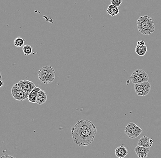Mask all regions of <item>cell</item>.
<instances>
[{
	"instance_id": "cell-22",
	"label": "cell",
	"mask_w": 161,
	"mask_h": 158,
	"mask_svg": "<svg viewBox=\"0 0 161 158\" xmlns=\"http://www.w3.org/2000/svg\"></svg>"
},
{
	"instance_id": "cell-11",
	"label": "cell",
	"mask_w": 161,
	"mask_h": 158,
	"mask_svg": "<svg viewBox=\"0 0 161 158\" xmlns=\"http://www.w3.org/2000/svg\"><path fill=\"white\" fill-rule=\"evenodd\" d=\"M115 155L117 157L123 158L125 157L128 154V151L124 145L117 147L115 150Z\"/></svg>"
},
{
	"instance_id": "cell-1",
	"label": "cell",
	"mask_w": 161,
	"mask_h": 158,
	"mask_svg": "<svg viewBox=\"0 0 161 158\" xmlns=\"http://www.w3.org/2000/svg\"><path fill=\"white\" fill-rule=\"evenodd\" d=\"M96 133V127L89 120H79L71 128L73 140L79 146L91 144Z\"/></svg>"
},
{
	"instance_id": "cell-14",
	"label": "cell",
	"mask_w": 161,
	"mask_h": 158,
	"mask_svg": "<svg viewBox=\"0 0 161 158\" xmlns=\"http://www.w3.org/2000/svg\"><path fill=\"white\" fill-rule=\"evenodd\" d=\"M119 12L120 11L118 7L112 4L109 5L107 10V13L108 15L112 16H114L118 15Z\"/></svg>"
},
{
	"instance_id": "cell-8",
	"label": "cell",
	"mask_w": 161,
	"mask_h": 158,
	"mask_svg": "<svg viewBox=\"0 0 161 158\" xmlns=\"http://www.w3.org/2000/svg\"><path fill=\"white\" fill-rule=\"evenodd\" d=\"M21 89L27 94L29 95L31 92L36 87L34 82L26 79H22L17 83Z\"/></svg>"
},
{
	"instance_id": "cell-5",
	"label": "cell",
	"mask_w": 161,
	"mask_h": 158,
	"mask_svg": "<svg viewBox=\"0 0 161 158\" xmlns=\"http://www.w3.org/2000/svg\"><path fill=\"white\" fill-rule=\"evenodd\" d=\"M130 78L133 84H136L148 81L149 76L144 70L138 69L133 72Z\"/></svg>"
},
{
	"instance_id": "cell-20",
	"label": "cell",
	"mask_w": 161,
	"mask_h": 158,
	"mask_svg": "<svg viewBox=\"0 0 161 158\" xmlns=\"http://www.w3.org/2000/svg\"><path fill=\"white\" fill-rule=\"evenodd\" d=\"M0 158H16L15 157L12 156H8V155H5V156H2Z\"/></svg>"
},
{
	"instance_id": "cell-9",
	"label": "cell",
	"mask_w": 161,
	"mask_h": 158,
	"mask_svg": "<svg viewBox=\"0 0 161 158\" xmlns=\"http://www.w3.org/2000/svg\"><path fill=\"white\" fill-rule=\"evenodd\" d=\"M153 143V140L152 138L144 136L138 140L137 144L138 146L145 148H150L152 147Z\"/></svg>"
},
{
	"instance_id": "cell-12",
	"label": "cell",
	"mask_w": 161,
	"mask_h": 158,
	"mask_svg": "<svg viewBox=\"0 0 161 158\" xmlns=\"http://www.w3.org/2000/svg\"><path fill=\"white\" fill-rule=\"evenodd\" d=\"M47 100V96L46 93L43 90H40L37 97L36 103L39 105L44 104L46 102Z\"/></svg>"
},
{
	"instance_id": "cell-21",
	"label": "cell",
	"mask_w": 161,
	"mask_h": 158,
	"mask_svg": "<svg viewBox=\"0 0 161 158\" xmlns=\"http://www.w3.org/2000/svg\"><path fill=\"white\" fill-rule=\"evenodd\" d=\"M0 81H1V85H0V87H2L4 85L3 82L2 80L1 79H0Z\"/></svg>"
},
{
	"instance_id": "cell-18",
	"label": "cell",
	"mask_w": 161,
	"mask_h": 158,
	"mask_svg": "<svg viewBox=\"0 0 161 158\" xmlns=\"http://www.w3.org/2000/svg\"><path fill=\"white\" fill-rule=\"evenodd\" d=\"M110 2L111 4L117 7H119L123 2V0H111Z\"/></svg>"
},
{
	"instance_id": "cell-4",
	"label": "cell",
	"mask_w": 161,
	"mask_h": 158,
	"mask_svg": "<svg viewBox=\"0 0 161 158\" xmlns=\"http://www.w3.org/2000/svg\"><path fill=\"white\" fill-rule=\"evenodd\" d=\"M142 132V129L133 122L129 123L125 127V133L132 139L136 138Z\"/></svg>"
},
{
	"instance_id": "cell-15",
	"label": "cell",
	"mask_w": 161,
	"mask_h": 158,
	"mask_svg": "<svg viewBox=\"0 0 161 158\" xmlns=\"http://www.w3.org/2000/svg\"><path fill=\"white\" fill-rule=\"evenodd\" d=\"M136 53L139 56H144L147 51V47L146 45L139 46L137 45L136 47Z\"/></svg>"
},
{
	"instance_id": "cell-6",
	"label": "cell",
	"mask_w": 161,
	"mask_h": 158,
	"mask_svg": "<svg viewBox=\"0 0 161 158\" xmlns=\"http://www.w3.org/2000/svg\"><path fill=\"white\" fill-rule=\"evenodd\" d=\"M11 94L14 99L19 101H22L28 98L29 95L19 87L17 83L14 84L11 89Z\"/></svg>"
},
{
	"instance_id": "cell-19",
	"label": "cell",
	"mask_w": 161,
	"mask_h": 158,
	"mask_svg": "<svg viewBox=\"0 0 161 158\" xmlns=\"http://www.w3.org/2000/svg\"><path fill=\"white\" fill-rule=\"evenodd\" d=\"M145 45V42L144 41H139L137 42V45L139 46H144Z\"/></svg>"
},
{
	"instance_id": "cell-16",
	"label": "cell",
	"mask_w": 161,
	"mask_h": 158,
	"mask_svg": "<svg viewBox=\"0 0 161 158\" xmlns=\"http://www.w3.org/2000/svg\"><path fill=\"white\" fill-rule=\"evenodd\" d=\"M25 40L22 38L18 37L15 38L14 41V45L15 47H20L24 46Z\"/></svg>"
},
{
	"instance_id": "cell-7",
	"label": "cell",
	"mask_w": 161,
	"mask_h": 158,
	"mask_svg": "<svg viewBox=\"0 0 161 158\" xmlns=\"http://www.w3.org/2000/svg\"><path fill=\"white\" fill-rule=\"evenodd\" d=\"M136 93L139 96H145L149 94L151 90V85L148 81L135 84Z\"/></svg>"
},
{
	"instance_id": "cell-10",
	"label": "cell",
	"mask_w": 161,
	"mask_h": 158,
	"mask_svg": "<svg viewBox=\"0 0 161 158\" xmlns=\"http://www.w3.org/2000/svg\"><path fill=\"white\" fill-rule=\"evenodd\" d=\"M135 151L139 158H144L148 156V153L150 151V148H145L141 146H136L135 148Z\"/></svg>"
},
{
	"instance_id": "cell-17",
	"label": "cell",
	"mask_w": 161,
	"mask_h": 158,
	"mask_svg": "<svg viewBox=\"0 0 161 158\" xmlns=\"http://www.w3.org/2000/svg\"><path fill=\"white\" fill-rule=\"evenodd\" d=\"M23 51L25 56H29L32 53V47L29 44L24 45L23 46Z\"/></svg>"
},
{
	"instance_id": "cell-3",
	"label": "cell",
	"mask_w": 161,
	"mask_h": 158,
	"mask_svg": "<svg viewBox=\"0 0 161 158\" xmlns=\"http://www.w3.org/2000/svg\"><path fill=\"white\" fill-rule=\"evenodd\" d=\"M38 78L44 84H50L56 78V71L52 67L46 65L38 72Z\"/></svg>"
},
{
	"instance_id": "cell-2",
	"label": "cell",
	"mask_w": 161,
	"mask_h": 158,
	"mask_svg": "<svg viewBox=\"0 0 161 158\" xmlns=\"http://www.w3.org/2000/svg\"><path fill=\"white\" fill-rule=\"evenodd\" d=\"M138 30L140 34L148 35L155 31V24L152 18L149 16H140L137 20Z\"/></svg>"
},
{
	"instance_id": "cell-13",
	"label": "cell",
	"mask_w": 161,
	"mask_h": 158,
	"mask_svg": "<svg viewBox=\"0 0 161 158\" xmlns=\"http://www.w3.org/2000/svg\"><path fill=\"white\" fill-rule=\"evenodd\" d=\"M41 90V89L39 87H36L29 94L28 98V101L30 102L36 103L38 93Z\"/></svg>"
}]
</instances>
